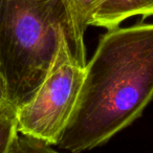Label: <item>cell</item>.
<instances>
[{
    "mask_svg": "<svg viewBox=\"0 0 153 153\" xmlns=\"http://www.w3.org/2000/svg\"><path fill=\"white\" fill-rule=\"evenodd\" d=\"M153 99V24L108 30L85 74L60 149L103 145L140 117Z\"/></svg>",
    "mask_w": 153,
    "mask_h": 153,
    "instance_id": "6da1fadb",
    "label": "cell"
},
{
    "mask_svg": "<svg viewBox=\"0 0 153 153\" xmlns=\"http://www.w3.org/2000/svg\"><path fill=\"white\" fill-rule=\"evenodd\" d=\"M64 32L62 0H0V66L16 110L45 79Z\"/></svg>",
    "mask_w": 153,
    "mask_h": 153,
    "instance_id": "7a4b0ae2",
    "label": "cell"
},
{
    "mask_svg": "<svg viewBox=\"0 0 153 153\" xmlns=\"http://www.w3.org/2000/svg\"><path fill=\"white\" fill-rule=\"evenodd\" d=\"M84 74L85 66L76 58L64 32L45 79L30 101L17 109L18 131L57 146L76 106Z\"/></svg>",
    "mask_w": 153,
    "mask_h": 153,
    "instance_id": "3957f363",
    "label": "cell"
},
{
    "mask_svg": "<svg viewBox=\"0 0 153 153\" xmlns=\"http://www.w3.org/2000/svg\"><path fill=\"white\" fill-rule=\"evenodd\" d=\"M132 16H153V0H98L90 25L113 30Z\"/></svg>",
    "mask_w": 153,
    "mask_h": 153,
    "instance_id": "277c9868",
    "label": "cell"
},
{
    "mask_svg": "<svg viewBox=\"0 0 153 153\" xmlns=\"http://www.w3.org/2000/svg\"><path fill=\"white\" fill-rule=\"evenodd\" d=\"M67 20V38L74 56L83 66L86 65L84 36L98 0H62Z\"/></svg>",
    "mask_w": 153,
    "mask_h": 153,
    "instance_id": "5b68a950",
    "label": "cell"
},
{
    "mask_svg": "<svg viewBox=\"0 0 153 153\" xmlns=\"http://www.w3.org/2000/svg\"><path fill=\"white\" fill-rule=\"evenodd\" d=\"M17 110L12 105L0 108V153H10L17 137Z\"/></svg>",
    "mask_w": 153,
    "mask_h": 153,
    "instance_id": "8992f818",
    "label": "cell"
},
{
    "mask_svg": "<svg viewBox=\"0 0 153 153\" xmlns=\"http://www.w3.org/2000/svg\"><path fill=\"white\" fill-rule=\"evenodd\" d=\"M53 145L48 144L45 140L38 138L36 136L28 134L18 133L15 142L11 148L10 153L17 152H55Z\"/></svg>",
    "mask_w": 153,
    "mask_h": 153,
    "instance_id": "52a82bcc",
    "label": "cell"
},
{
    "mask_svg": "<svg viewBox=\"0 0 153 153\" xmlns=\"http://www.w3.org/2000/svg\"><path fill=\"white\" fill-rule=\"evenodd\" d=\"M10 102L7 99V86H5V81L3 78L2 70H1V66H0V108L1 107L9 106Z\"/></svg>",
    "mask_w": 153,
    "mask_h": 153,
    "instance_id": "ba28073f",
    "label": "cell"
}]
</instances>
